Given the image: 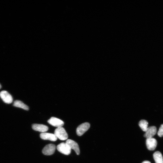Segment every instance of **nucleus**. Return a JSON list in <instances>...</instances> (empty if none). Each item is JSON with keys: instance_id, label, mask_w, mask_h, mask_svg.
Instances as JSON below:
<instances>
[{"instance_id": "1", "label": "nucleus", "mask_w": 163, "mask_h": 163, "mask_svg": "<svg viewBox=\"0 0 163 163\" xmlns=\"http://www.w3.org/2000/svg\"><path fill=\"white\" fill-rule=\"evenodd\" d=\"M54 134L57 138L62 141L67 140L68 138L66 130L62 127H57L55 130Z\"/></svg>"}, {"instance_id": "2", "label": "nucleus", "mask_w": 163, "mask_h": 163, "mask_svg": "<svg viewBox=\"0 0 163 163\" xmlns=\"http://www.w3.org/2000/svg\"><path fill=\"white\" fill-rule=\"evenodd\" d=\"M57 149L60 153L67 155L71 153V149L66 143H62L57 146Z\"/></svg>"}, {"instance_id": "3", "label": "nucleus", "mask_w": 163, "mask_h": 163, "mask_svg": "<svg viewBox=\"0 0 163 163\" xmlns=\"http://www.w3.org/2000/svg\"><path fill=\"white\" fill-rule=\"evenodd\" d=\"M90 127V124L86 122L79 125L77 128L76 132L77 135L81 136L83 135Z\"/></svg>"}, {"instance_id": "4", "label": "nucleus", "mask_w": 163, "mask_h": 163, "mask_svg": "<svg viewBox=\"0 0 163 163\" xmlns=\"http://www.w3.org/2000/svg\"><path fill=\"white\" fill-rule=\"evenodd\" d=\"M56 147L54 144H50L46 145L42 150L43 153L47 156H50L54 153Z\"/></svg>"}, {"instance_id": "5", "label": "nucleus", "mask_w": 163, "mask_h": 163, "mask_svg": "<svg viewBox=\"0 0 163 163\" xmlns=\"http://www.w3.org/2000/svg\"><path fill=\"white\" fill-rule=\"evenodd\" d=\"M0 97L3 101L6 104H11L13 101L12 96L6 91H1L0 93Z\"/></svg>"}, {"instance_id": "6", "label": "nucleus", "mask_w": 163, "mask_h": 163, "mask_svg": "<svg viewBox=\"0 0 163 163\" xmlns=\"http://www.w3.org/2000/svg\"><path fill=\"white\" fill-rule=\"evenodd\" d=\"M47 122L51 125L57 127H62L64 125V122L54 117L51 118Z\"/></svg>"}, {"instance_id": "7", "label": "nucleus", "mask_w": 163, "mask_h": 163, "mask_svg": "<svg viewBox=\"0 0 163 163\" xmlns=\"http://www.w3.org/2000/svg\"><path fill=\"white\" fill-rule=\"evenodd\" d=\"M146 144L148 149L150 150H153L156 149L157 142L155 139L152 138L147 139Z\"/></svg>"}, {"instance_id": "8", "label": "nucleus", "mask_w": 163, "mask_h": 163, "mask_svg": "<svg viewBox=\"0 0 163 163\" xmlns=\"http://www.w3.org/2000/svg\"><path fill=\"white\" fill-rule=\"evenodd\" d=\"M40 137L43 140H49L52 141H55L58 139L54 134L45 132L41 133Z\"/></svg>"}, {"instance_id": "9", "label": "nucleus", "mask_w": 163, "mask_h": 163, "mask_svg": "<svg viewBox=\"0 0 163 163\" xmlns=\"http://www.w3.org/2000/svg\"><path fill=\"white\" fill-rule=\"evenodd\" d=\"M157 132V128L155 126L150 127L148 128L144 136L147 139L152 138L156 134Z\"/></svg>"}, {"instance_id": "10", "label": "nucleus", "mask_w": 163, "mask_h": 163, "mask_svg": "<svg viewBox=\"0 0 163 163\" xmlns=\"http://www.w3.org/2000/svg\"><path fill=\"white\" fill-rule=\"evenodd\" d=\"M66 143L70 146V148L74 150L77 155L80 153L79 146L77 143L72 140L68 139L67 140Z\"/></svg>"}, {"instance_id": "11", "label": "nucleus", "mask_w": 163, "mask_h": 163, "mask_svg": "<svg viewBox=\"0 0 163 163\" xmlns=\"http://www.w3.org/2000/svg\"><path fill=\"white\" fill-rule=\"evenodd\" d=\"M32 127L35 131L42 133L46 132L49 129L47 126L42 124H33L32 125Z\"/></svg>"}, {"instance_id": "12", "label": "nucleus", "mask_w": 163, "mask_h": 163, "mask_svg": "<svg viewBox=\"0 0 163 163\" xmlns=\"http://www.w3.org/2000/svg\"><path fill=\"white\" fill-rule=\"evenodd\" d=\"M13 105L15 107L20 108L27 111H28L29 109V107L27 105L20 100L15 101L14 102Z\"/></svg>"}, {"instance_id": "13", "label": "nucleus", "mask_w": 163, "mask_h": 163, "mask_svg": "<svg viewBox=\"0 0 163 163\" xmlns=\"http://www.w3.org/2000/svg\"><path fill=\"white\" fill-rule=\"evenodd\" d=\"M156 163H163V158L161 153L159 151L155 152L153 155Z\"/></svg>"}, {"instance_id": "14", "label": "nucleus", "mask_w": 163, "mask_h": 163, "mask_svg": "<svg viewBox=\"0 0 163 163\" xmlns=\"http://www.w3.org/2000/svg\"><path fill=\"white\" fill-rule=\"evenodd\" d=\"M148 122L146 120H142L140 121L139 123L140 127L143 132H146L148 128Z\"/></svg>"}, {"instance_id": "15", "label": "nucleus", "mask_w": 163, "mask_h": 163, "mask_svg": "<svg viewBox=\"0 0 163 163\" xmlns=\"http://www.w3.org/2000/svg\"><path fill=\"white\" fill-rule=\"evenodd\" d=\"M158 135L160 137L163 136V124L161 125L159 129Z\"/></svg>"}, {"instance_id": "16", "label": "nucleus", "mask_w": 163, "mask_h": 163, "mask_svg": "<svg viewBox=\"0 0 163 163\" xmlns=\"http://www.w3.org/2000/svg\"><path fill=\"white\" fill-rule=\"evenodd\" d=\"M142 163H151V162L148 161H146L143 162Z\"/></svg>"}, {"instance_id": "17", "label": "nucleus", "mask_w": 163, "mask_h": 163, "mask_svg": "<svg viewBox=\"0 0 163 163\" xmlns=\"http://www.w3.org/2000/svg\"><path fill=\"white\" fill-rule=\"evenodd\" d=\"M2 87V86L1 84H0V89H1Z\"/></svg>"}]
</instances>
